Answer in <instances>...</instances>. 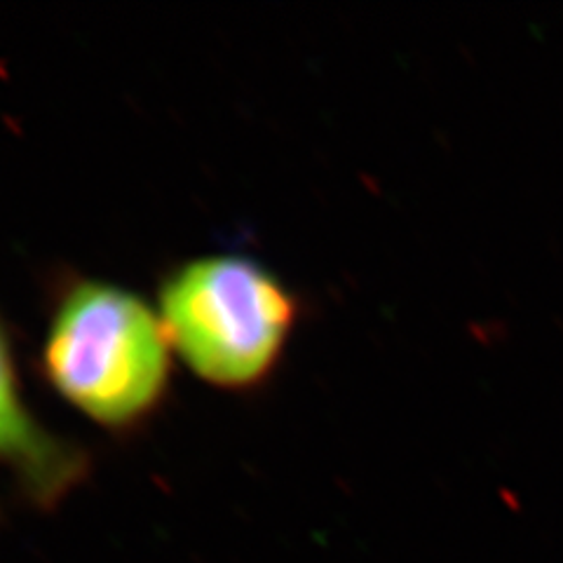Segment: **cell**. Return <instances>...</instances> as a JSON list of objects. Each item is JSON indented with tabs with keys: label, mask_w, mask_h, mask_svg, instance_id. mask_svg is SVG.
<instances>
[{
	"label": "cell",
	"mask_w": 563,
	"mask_h": 563,
	"mask_svg": "<svg viewBox=\"0 0 563 563\" xmlns=\"http://www.w3.org/2000/svg\"><path fill=\"white\" fill-rule=\"evenodd\" d=\"M172 360L157 308L132 289L78 275L57 287L41 374L95 426L111 434L146 428L167 401Z\"/></svg>",
	"instance_id": "cell-1"
},
{
	"label": "cell",
	"mask_w": 563,
	"mask_h": 563,
	"mask_svg": "<svg viewBox=\"0 0 563 563\" xmlns=\"http://www.w3.org/2000/svg\"><path fill=\"white\" fill-rule=\"evenodd\" d=\"M157 314L174 355L200 380L252 393L282 364L301 303L263 263L209 254L167 271L157 287Z\"/></svg>",
	"instance_id": "cell-2"
},
{
	"label": "cell",
	"mask_w": 563,
	"mask_h": 563,
	"mask_svg": "<svg viewBox=\"0 0 563 563\" xmlns=\"http://www.w3.org/2000/svg\"><path fill=\"white\" fill-rule=\"evenodd\" d=\"M0 467L12 474L14 484L38 507L59 505L90 472L87 453L70 439L45 428L31 411L3 320H0Z\"/></svg>",
	"instance_id": "cell-3"
}]
</instances>
